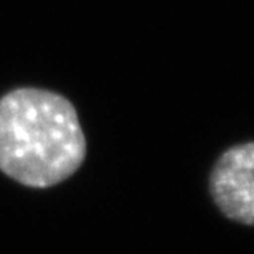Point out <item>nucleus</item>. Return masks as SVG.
Segmentation results:
<instances>
[{"label":"nucleus","instance_id":"obj_1","mask_svg":"<svg viewBox=\"0 0 254 254\" xmlns=\"http://www.w3.org/2000/svg\"><path fill=\"white\" fill-rule=\"evenodd\" d=\"M86 157L74 106L62 94L18 88L0 98V170L32 189L69 179Z\"/></svg>","mask_w":254,"mask_h":254},{"label":"nucleus","instance_id":"obj_2","mask_svg":"<svg viewBox=\"0 0 254 254\" xmlns=\"http://www.w3.org/2000/svg\"><path fill=\"white\" fill-rule=\"evenodd\" d=\"M254 144L236 145L223 152L213 167L210 190L226 218L251 226L254 221Z\"/></svg>","mask_w":254,"mask_h":254}]
</instances>
